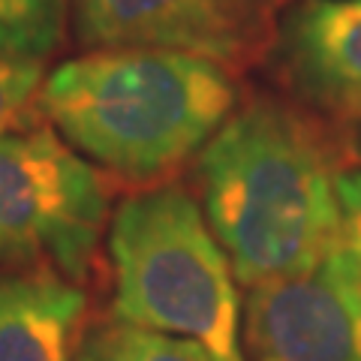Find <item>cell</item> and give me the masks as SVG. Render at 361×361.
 Instances as JSON below:
<instances>
[{
    "label": "cell",
    "mask_w": 361,
    "mask_h": 361,
    "mask_svg": "<svg viewBox=\"0 0 361 361\" xmlns=\"http://www.w3.org/2000/svg\"><path fill=\"white\" fill-rule=\"evenodd\" d=\"M111 316L190 337L220 361H247L235 271L199 202L178 184L127 196L109 223Z\"/></svg>",
    "instance_id": "cell-3"
},
{
    "label": "cell",
    "mask_w": 361,
    "mask_h": 361,
    "mask_svg": "<svg viewBox=\"0 0 361 361\" xmlns=\"http://www.w3.org/2000/svg\"><path fill=\"white\" fill-rule=\"evenodd\" d=\"M42 82L39 63L13 61L0 51V135L33 127Z\"/></svg>",
    "instance_id": "cell-11"
},
{
    "label": "cell",
    "mask_w": 361,
    "mask_h": 361,
    "mask_svg": "<svg viewBox=\"0 0 361 361\" xmlns=\"http://www.w3.org/2000/svg\"><path fill=\"white\" fill-rule=\"evenodd\" d=\"M70 0H0V51L39 63L58 49Z\"/></svg>",
    "instance_id": "cell-10"
},
{
    "label": "cell",
    "mask_w": 361,
    "mask_h": 361,
    "mask_svg": "<svg viewBox=\"0 0 361 361\" xmlns=\"http://www.w3.org/2000/svg\"><path fill=\"white\" fill-rule=\"evenodd\" d=\"M283 0H73L90 49H169L241 70L271 54Z\"/></svg>",
    "instance_id": "cell-5"
},
{
    "label": "cell",
    "mask_w": 361,
    "mask_h": 361,
    "mask_svg": "<svg viewBox=\"0 0 361 361\" xmlns=\"http://www.w3.org/2000/svg\"><path fill=\"white\" fill-rule=\"evenodd\" d=\"M78 361H220L190 337L151 331L123 319H106L87 329Z\"/></svg>",
    "instance_id": "cell-9"
},
{
    "label": "cell",
    "mask_w": 361,
    "mask_h": 361,
    "mask_svg": "<svg viewBox=\"0 0 361 361\" xmlns=\"http://www.w3.org/2000/svg\"><path fill=\"white\" fill-rule=\"evenodd\" d=\"M241 341L253 361H361V259L337 247L304 274L253 286Z\"/></svg>",
    "instance_id": "cell-6"
},
{
    "label": "cell",
    "mask_w": 361,
    "mask_h": 361,
    "mask_svg": "<svg viewBox=\"0 0 361 361\" xmlns=\"http://www.w3.org/2000/svg\"><path fill=\"white\" fill-rule=\"evenodd\" d=\"M271 58L298 99L361 121V0H295L280 13Z\"/></svg>",
    "instance_id": "cell-7"
},
{
    "label": "cell",
    "mask_w": 361,
    "mask_h": 361,
    "mask_svg": "<svg viewBox=\"0 0 361 361\" xmlns=\"http://www.w3.org/2000/svg\"><path fill=\"white\" fill-rule=\"evenodd\" d=\"M85 337L82 283L49 265L0 271V361H78Z\"/></svg>",
    "instance_id": "cell-8"
},
{
    "label": "cell",
    "mask_w": 361,
    "mask_h": 361,
    "mask_svg": "<svg viewBox=\"0 0 361 361\" xmlns=\"http://www.w3.org/2000/svg\"><path fill=\"white\" fill-rule=\"evenodd\" d=\"M337 202H341V244L361 259V169H341L337 175Z\"/></svg>",
    "instance_id": "cell-12"
},
{
    "label": "cell",
    "mask_w": 361,
    "mask_h": 361,
    "mask_svg": "<svg viewBox=\"0 0 361 361\" xmlns=\"http://www.w3.org/2000/svg\"><path fill=\"white\" fill-rule=\"evenodd\" d=\"M106 220L103 178L51 127L0 135V265H49L82 283Z\"/></svg>",
    "instance_id": "cell-4"
},
{
    "label": "cell",
    "mask_w": 361,
    "mask_h": 361,
    "mask_svg": "<svg viewBox=\"0 0 361 361\" xmlns=\"http://www.w3.org/2000/svg\"><path fill=\"white\" fill-rule=\"evenodd\" d=\"M235 106L238 85L223 63L169 49L85 51L39 90V111L66 145L142 187L199 157Z\"/></svg>",
    "instance_id": "cell-2"
},
{
    "label": "cell",
    "mask_w": 361,
    "mask_h": 361,
    "mask_svg": "<svg viewBox=\"0 0 361 361\" xmlns=\"http://www.w3.org/2000/svg\"><path fill=\"white\" fill-rule=\"evenodd\" d=\"M337 148L304 111L253 99L196 157L202 208L244 286L304 274L341 244Z\"/></svg>",
    "instance_id": "cell-1"
}]
</instances>
